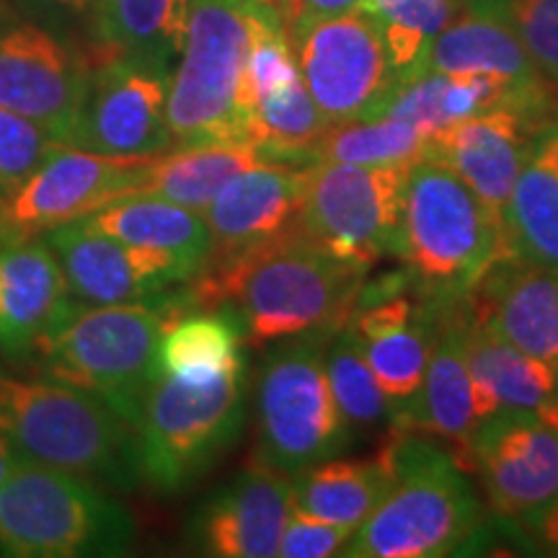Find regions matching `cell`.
<instances>
[{
  "instance_id": "obj_1",
  "label": "cell",
  "mask_w": 558,
  "mask_h": 558,
  "mask_svg": "<svg viewBox=\"0 0 558 558\" xmlns=\"http://www.w3.org/2000/svg\"><path fill=\"white\" fill-rule=\"evenodd\" d=\"M369 267L341 259L298 226L259 246L207 259L184 292L186 308L230 305L243 341L269 347L303 333H337L357 311Z\"/></svg>"
},
{
  "instance_id": "obj_2",
  "label": "cell",
  "mask_w": 558,
  "mask_h": 558,
  "mask_svg": "<svg viewBox=\"0 0 558 558\" xmlns=\"http://www.w3.org/2000/svg\"><path fill=\"white\" fill-rule=\"evenodd\" d=\"M396 484L354 530L339 556L437 558L458 554L481 527L476 488L442 445L409 429L383 439Z\"/></svg>"
},
{
  "instance_id": "obj_3",
  "label": "cell",
  "mask_w": 558,
  "mask_h": 558,
  "mask_svg": "<svg viewBox=\"0 0 558 558\" xmlns=\"http://www.w3.org/2000/svg\"><path fill=\"white\" fill-rule=\"evenodd\" d=\"M0 435L21 463L130 492L143 484L135 427L109 403L62 380L0 375Z\"/></svg>"
},
{
  "instance_id": "obj_4",
  "label": "cell",
  "mask_w": 558,
  "mask_h": 558,
  "mask_svg": "<svg viewBox=\"0 0 558 558\" xmlns=\"http://www.w3.org/2000/svg\"><path fill=\"white\" fill-rule=\"evenodd\" d=\"M507 256L501 218L463 179L427 156L409 166L399 259L429 298L458 303Z\"/></svg>"
},
{
  "instance_id": "obj_5",
  "label": "cell",
  "mask_w": 558,
  "mask_h": 558,
  "mask_svg": "<svg viewBox=\"0 0 558 558\" xmlns=\"http://www.w3.org/2000/svg\"><path fill=\"white\" fill-rule=\"evenodd\" d=\"M181 308V298L166 303H78L37 347L54 380L99 396L135 427L145 396L160 378V339Z\"/></svg>"
},
{
  "instance_id": "obj_6",
  "label": "cell",
  "mask_w": 558,
  "mask_h": 558,
  "mask_svg": "<svg viewBox=\"0 0 558 558\" xmlns=\"http://www.w3.org/2000/svg\"><path fill=\"white\" fill-rule=\"evenodd\" d=\"M135 535V520L128 509L75 473L19 463L0 484L3 556H122Z\"/></svg>"
},
{
  "instance_id": "obj_7",
  "label": "cell",
  "mask_w": 558,
  "mask_h": 558,
  "mask_svg": "<svg viewBox=\"0 0 558 558\" xmlns=\"http://www.w3.org/2000/svg\"><path fill=\"white\" fill-rule=\"evenodd\" d=\"M254 11L256 0H192L190 32L166 101L177 148L251 143L243 70Z\"/></svg>"
},
{
  "instance_id": "obj_8",
  "label": "cell",
  "mask_w": 558,
  "mask_h": 558,
  "mask_svg": "<svg viewBox=\"0 0 558 558\" xmlns=\"http://www.w3.org/2000/svg\"><path fill=\"white\" fill-rule=\"evenodd\" d=\"M331 337L303 333L275 341L264 354L254 383L256 463L295 476L352 445L326 378Z\"/></svg>"
},
{
  "instance_id": "obj_9",
  "label": "cell",
  "mask_w": 558,
  "mask_h": 558,
  "mask_svg": "<svg viewBox=\"0 0 558 558\" xmlns=\"http://www.w3.org/2000/svg\"><path fill=\"white\" fill-rule=\"evenodd\" d=\"M243 418L246 365L207 380L160 373L135 422L143 481L156 492H181L239 439Z\"/></svg>"
},
{
  "instance_id": "obj_10",
  "label": "cell",
  "mask_w": 558,
  "mask_h": 558,
  "mask_svg": "<svg viewBox=\"0 0 558 558\" xmlns=\"http://www.w3.org/2000/svg\"><path fill=\"white\" fill-rule=\"evenodd\" d=\"M407 173L409 166H305L300 226L331 254L365 267L399 256Z\"/></svg>"
},
{
  "instance_id": "obj_11",
  "label": "cell",
  "mask_w": 558,
  "mask_h": 558,
  "mask_svg": "<svg viewBox=\"0 0 558 558\" xmlns=\"http://www.w3.org/2000/svg\"><path fill=\"white\" fill-rule=\"evenodd\" d=\"M290 41L305 88L329 124L369 120L396 86L386 41L365 11L311 21Z\"/></svg>"
},
{
  "instance_id": "obj_12",
  "label": "cell",
  "mask_w": 558,
  "mask_h": 558,
  "mask_svg": "<svg viewBox=\"0 0 558 558\" xmlns=\"http://www.w3.org/2000/svg\"><path fill=\"white\" fill-rule=\"evenodd\" d=\"M156 158L104 156L65 145L16 192L0 197V239L19 243L37 233L132 197Z\"/></svg>"
},
{
  "instance_id": "obj_13",
  "label": "cell",
  "mask_w": 558,
  "mask_h": 558,
  "mask_svg": "<svg viewBox=\"0 0 558 558\" xmlns=\"http://www.w3.org/2000/svg\"><path fill=\"white\" fill-rule=\"evenodd\" d=\"M169 78V68L148 60H104L88 78L73 148L128 158H158L177 148L166 117Z\"/></svg>"
},
{
  "instance_id": "obj_14",
  "label": "cell",
  "mask_w": 558,
  "mask_h": 558,
  "mask_svg": "<svg viewBox=\"0 0 558 558\" xmlns=\"http://www.w3.org/2000/svg\"><path fill=\"white\" fill-rule=\"evenodd\" d=\"M458 465L484 486L501 518H527L558 494V432L535 411H505L476 424Z\"/></svg>"
},
{
  "instance_id": "obj_15",
  "label": "cell",
  "mask_w": 558,
  "mask_h": 558,
  "mask_svg": "<svg viewBox=\"0 0 558 558\" xmlns=\"http://www.w3.org/2000/svg\"><path fill=\"white\" fill-rule=\"evenodd\" d=\"M88 78V68L50 32L0 26V107L29 117L65 145L78 130Z\"/></svg>"
},
{
  "instance_id": "obj_16",
  "label": "cell",
  "mask_w": 558,
  "mask_h": 558,
  "mask_svg": "<svg viewBox=\"0 0 558 558\" xmlns=\"http://www.w3.org/2000/svg\"><path fill=\"white\" fill-rule=\"evenodd\" d=\"M295 512V476L254 463L213 492L186 522L194 554L213 558L277 556Z\"/></svg>"
},
{
  "instance_id": "obj_17",
  "label": "cell",
  "mask_w": 558,
  "mask_h": 558,
  "mask_svg": "<svg viewBox=\"0 0 558 558\" xmlns=\"http://www.w3.org/2000/svg\"><path fill=\"white\" fill-rule=\"evenodd\" d=\"M47 246L58 256L70 298L81 305L143 303L192 279L166 251L117 241L81 220L47 230Z\"/></svg>"
},
{
  "instance_id": "obj_18",
  "label": "cell",
  "mask_w": 558,
  "mask_h": 558,
  "mask_svg": "<svg viewBox=\"0 0 558 558\" xmlns=\"http://www.w3.org/2000/svg\"><path fill=\"white\" fill-rule=\"evenodd\" d=\"M533 117L512 107H499L460 120L429 137L427 158H435L469 184L492 209L505 215L522 166L533 153Z\"/></svg>"
},
{
  "instance_id": "obj_19",
  "label": "cell",
  "mask_w": 558,
  "mask_h": 558,
  "mask_svg": "<svg viewBox=\"0 0 558 558\" xmlns=\"http://www.w3.org/2000/svg\"><path fill=\"white\" fill-rule=\"evenodd\" d=\"M463 300L471 318L514 349L558 365V271L507 256Z\"/></svg>"
},
{
  "instance_id": "obj_20",
  "label": "cell",
  "mask_w": 558,
  "mask_h": 558,
  "mask_svg": "<svg viewBox=\"0 0 558 558\" xmlns=\"http://www.w3.org/2000/svg\"><path fill=\"white\" fill-rule=\"evenodd\" d=\"M303 194L305 169L290 163H262L230 179L202 209L213 235L209 259L241 254L295 228Z\"/></svg>"
},
{
  "instance_id": "obj_21",
  "label": "cell",
  "mask_w": 558,
  "mask_h": 558,
  "mask_svg": "<svg viewBox=\"0 0 558 558\" xmlns=\"http://www.w3.org/2000/svg\"><path fill=\"white\" fill-rule=\"evenodd\" d=\"M450 300L429 298L416 303L396 292L378 298L375 303L357 305L349 318V329L365 354L378 386L399 407L414 399L427 373L432 339L439 316Z\"/></svg>"
},
{
  "instance_id": "obj_22",
  "label": "cell",
  "mask_w": 558,
  "mask_h": 558,
  "mask_svg": "<svg viewBox=\"0 0 558 558\" xmlns=\"http://www.w3.org/2000/svg\"><path fill=\"white\" fill-rule=\"evenodd\" d=\"M448 305L442 308L435 339H432L422 388L414 399L399 407V418L393 427L448 442V450L458 463L476 429V414H473L471 375L469 360H465L469 311H465V300H460L458 308H448Z\"/></svg>"
},
{
  "instance_id": "obj_23",
  "label": "cell",
  "mask_w": 558,
  "mask_h": 558,
  "mask_svg": "<svg viewBox=\"0 0 558 558\" xmlns=\"http://www.w3.org/2000/svg\"><path fill=\"white\" fill-rule=\"evenodd\" d=\"M75 305L47 241H19L0 251V347L21 352L39 344Z\"/></svg>"
},
{
  "instance_id": "obj_24",
  "label": "cell",
  "mask_w": 558,
  "mask_h": 558,
  "mask_svg": "<svg viewBox=\"0 0 558 558\" xmlns=\"http://www.w3.org/2000/svg\"><path fill=\"white\" fill-rule=\"evenodd\" d=\"M422 73H492L527 88L548 86L530 62L505 9L492 0H473L437 34L416 75Z\"/></svg>"
},
{
  "instance_id": "obj_25",
  "label": "cell",
  "mask_w": 558,
  "mask_h": 558,
  "mask_svg": "<svg viewBox=\"0 0 558 558\" xmlns=\"http://www.w3.org/2000/svg\"><path fill=\"white\" fill-rule=\"evenodd\" d=\"M465 360H469L476 424L505 411L538 414L554 401L556 367L514 349L471 316L465 329Z\"/></svg>"
},
{
  "instance_id": "obj_26",
  "label": "cell",
  "mask_w": 558,
  "mask_h": 558,
  "mask_svg": "<svg viewBox=\"0 0 558 558\" xmlns=\"http://www.w3.org/2000/svg\"><path fill=\"white\" fill-rule=\"evenodd\" d=\"M81 222L132 246L166 251L184 264L192 277L205 267L213 251V235L202 213L145 194L109 202Z\"/></svg>"
},
{
  "instance_id": "obj_27",
  "label": "cell",
  "mask_w": 558,
  "mask_h": 558,
  "mask_svg": "<svg viewBox=\"0 0 558 558\" xmlns=\"http://www.w3.org/2000/svg\"><path fill=\"white\" fill-rule=\"evenodd\" d=\"M396 484L386 448L369 458H329L295 473V512L357 530Z\"/></svg>"
},
{
  "instance_id": "obj_28",
  "label": "cell",
  "mask_w": 558,
  "mask_h": 558,
  "mask_svg": "<svg viewBox=\"0 0 558 558\" xmlns=\"http://www.w3.org/2000/svg\"><path fill=\"white\" fill-rule=\"evenodd\" d=\"M501 226L509 256L558 271V148L546 132L514 181Z\"/></svg>"
},
{
  "instance_id": "obj_29",
  "label": "cell",
  "mask_w": 558,
  "mask_h": 558,
  "mask_svg": "<svg viewBox=\"0 0 558 558\" xmlns=\"http://www.w3.org/2000/svg\"><path fill=\"white\" fill-rule=\"evenodd\" d=\"M271 163L254 143H220L173 148L153 160L135 194L158 197L202 213L239 173Z\"/></svg>"
},
{
  "instance_id": "obj_30",
  "label": "cell",
  "mask_w": 558,
  "mask_h": 558,
  "mask_svg": "<svg viewBox=\"0 0 558 558\" xmlns=\"http://www.w3.org/2000/svg\"><path fill=\"white\" fill-rule=\"evenodd\" d=\"M96 26L111 54L171 68L184 50L192 0H96Z\"/></svg>"
},
{
  "instance_id": "obj_31",
  "label": "cell",
  "mask_w": 558,
  "mask_h": 558,
  "mask_svg": "<svg viewBox=\"0 0 558 558\" xmlns=\"http://www.w3.org/2000/svg\"><path fill=\"white\" fill-rule=\"evenodd\" d=\"M243 333L230 313H197L171 320L160 339V373L181 380H207L243 365Z\"/></svg>"
},
{
  "instance_id": "obj_32",
  "label": "cell",
  "mask_w": 558,
  "mask_h": 558,
  "mask_svg": "<svg viewBox=\"0 0 558 558\" xmlns=\"http://www.w3.org/2000/svg\"><path fill=\"white\" fill-rule=\"evenodd\" d=\"M326 378L352 439L393 427L399 403L390 401L378 386L349 324L333 333L326 347Z\"/></svg>"
},
{
  "instance_id": "obj_33",
  "label": "cell",
  "mask_w": 558,
  "mask_h": 558,
  "mask_svg": "<svg viewBox=\"0 0 558 558\" xmlns=\"http://www.w3.org/2000/svg\"><path fill=\"white\" fill-rule=\"evenodd\" d=\"M429 140L409 122L393 117H373L331 124L308 153V166L331 163L357 166H411L427 156Z\"/></svg>"
},
{
  "instance_id": "obj_34",
  "label": "cell",
  "mask_w": 558,
  "mask_h": 558,
  "mask_svg": "<svg viewBox=\"0 0 558 558\" xmlns=\"http://www.w3.org/2000/svg\"><path fill=\"white\" fill-rule=\"evenodd\" d=\"M360 11L380 29L396 83H403L416 78L429 45L456 19V0H362Z\"/></svg>"
},
{
  "instance_id": "obj_35",
  "label": "cell",
  "mask_w": 558,
  "mask_h": 558,
  "mask_svg": "<svg viewBox=\"0 0 558 558\" xmlns=\"http://www.w3.org/2000/svg\"><path fill=\"white\" fill-rule=\"evenodd\" d=\"M60 148H65V143L54 140L41 124L0 107V190H3V197L16 192Z\"/></svg>"
},
{
  "instance_id": "obj_36",
  "label": "cell",
  "mask_w": 558,
  "mask_h": 558,
  "mask_svg": "<svg viewBox=\"0 0 558 558\" xmlns=\"http://www.w3.org/2000/svg\"><path fill=\"white\" fill-rule=\"evenodd\" d=\"M505 13L541 78L558 88V0H509Z\"/></svg>"
},
{
  "instance_id": "obj_37",
  "label": "cell",
  "mask_w": 558,
  "mask_h": 558,
  "mask_svg": "<svg viewBox=\"0 0 558 558\" xmlns=\"http://www.w3.org/2000/svg\"><path fill=\"white\" fill-rule=\"evenodd\" d=\"M354 530L344 525H331L305 514L292 512L288 525L279 538L277 556L282 558H326L341 554Z\"/></svg>"
},
{
  "instance_id": "obj_38",
  "label": "cell",
  "mask_w": 558,
  "mask_h": 558,
  "mask_svg": "<svg viewBox=\"0 0 558 558\" xmlns=\"http://www.w3.org/2000/svg\"><path fill=\"white\" fill-rule=\"evenodd\" d=\"M362 0H292L290 16L284 21V29L292 34L300 26L311 24V21L339 16V13L357 11Z\"/></svg>"
},
{
  "instance_id": "obj_39",
  "label": "cell",
  "mask_w": 558,
  "mask_h": 558,
  "mask_svg": "<svg viewBox=\"0 0 558 558\" xmlns=\"http://www.w3.org/2000/svg\"><path fill=\"white\" fill-rule=\"evenodd\" d=\"M530 533L535 535L538 546L550 556H558V494L548 505H543L538 512L527 514Z\"/></svg>"
},
{
  "instance_id": "obj_40",
  "label": "cell",
  "mask_w": 558,
  "mask_h": 558,
  "mask_svg": "<svg viewBox=\"0 0 558 558\" xmlns=\"http://www.w3.org/2000/svg\"><path fill=\"white\" fill-rule=\"evenodd\" d=\"M19 463H21V460L16 458V452L11 450L9 439L0 435V484H3V481L11 476L13 469H16Z\"/></svg>"
},
{
  "instance_id": "obj_41",
  "label": "cell",
  "mask_w": 558,
  "mask_h": 558,
  "mask_svg": "<svg viewBox=\"0 0 558 558\" xmlns=\"http://www.w3.org/2000/svg\"><path fill=\"white\" fill-rule=\"evenodd\" d=\"M256 3L267 5L269 11L279 13V16H282V21H288V16H290V9H292V0H256Z\"/></svg>"
},
{
  "instance_id": "obj_42",
  "label": "cell",
  "mask_w": 558,
  "mask_h": 558,
  "mask_svg": "<svg viewBox=\"0 0 558 558\" xmlns=\"http://www.w3.org/2000/svg\"><path fill=\"white\" fill-rule=\"evenodd\" d=\"M58 3L70 5V9H75V11H86L90 3H96V0H58Z\"/></svg>"
},
{
  "instance_id": "obj_43",
  "label": "cell",
  "mask_w": 558,
  "mask_h": 558,
  "mask_svg": "<svg viewBox=\"0 0 558 558\" xmlns=\"http://www.w3.org/2000/svg\"><path fill=\"white\" fill-rule=\"evenodd\" d=\"M546 135L550 137V143H554L556 148H558V124H554V128H548V130H546Z\"/></svg>"
},
{
  "instance_id": "obj_44",
  "label": "cell",
  "mask_w": 558,
  "mask_h": 558,
  "mask_svg": "<svg viewBox=\"0 0 558 558\" xmlns=\"http://www.w3.org/2000/svg\"><path fill=\"white\" fill-rule=\"evenodd\" d=\"M554 399L558 403V365H556V386H554Z\"/></svg>"
},
{
  "instance_id": "obj_45",
  "label": "cell",
  "mask_w": 558,
  "mask_h": 558,
  "mask_svg": "<svg viewBox=\"0 0 558 558\" xmlns=\"http://www.w3.org/2000/svg\"><path fill=\"white\" fill-rule=\"evenodd\" d=\"M0 197H3V190H0Z\"/></svg>"
}]
</instances>
